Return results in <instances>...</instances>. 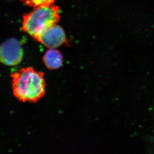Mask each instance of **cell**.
<instances>
[{
    "mask_svg": "<svg viewBox=\"0 0 154 154\" xmlns=\"http://www.w3.org/2000/svg\"><path fill=\"white\" fill-rule=\"evenodd\" d=\"M22 45L16 38H9L0 45V62L8 66L19 64L23 57Z\"/></svg>",
    "mask_w": 154,
    "mask_h": 154,
    "instance_id": "obj_3",
    "label": "cell"
},
{
    "mask_svg": "<svg viewBox=\"0 0 154 154\" xmlns=\"http://www.w3.org/2000/svg\"><path fill=\"white\" fill-rule=\"evenodd\" d=\"M43 60L45 66L50 70L60 68L63 63V57L61 54L54 48L48 50L45 52Z\"/></svg>",
    "mask_w": 154,
    "mask_h": 154,
    "instance_id": "obj_5",
    "label": "cell"
},
{
    "mask_svg": "<svg viewBox=\"0 0 154 154\" xmlns=\"http://www.w3.org/2000/svg\"><path fill=\"white\" fill-rule=\"evenodd\" d=\"M36 39L46 47L55 48L63 44L66 37L63 28L55 24L47 28Z\"/></svg>",
    "mask_w": 154,
    "mask_h": 154,
    "instance_id": "obj_4",
    "label": "cell"
},
{
    "mask_svg": "<svg viewBox=\"0 0 154 154\" xmlns=\"http://www.w3.org/2000/svg\"><path fill=\"white\" fill-rule=\"evenodd\" d=\"M22 2L30 7H36L52 5L54 0H20Z\"/></svg>",
    "mask_w": 154,
    "mask_h": 154,
    "instance_id": "obj_6",
    "label": "cell"
},
{
    "mask_svg": "<svg viewBox=\"0 0 154 154\" xmlns=\"http://www.w3.org/2000/svg\"><path fill=\"white\" fill-rule=\"evenodd\" d=\"M58 7L51 5L36 7L23 17L22 30L36 38L60 19Z\"/></svg>",
    "mask_w": 154,
    "mask_h": 154,
    "instance_id": "obj_2",
    "label": "cell"
},
{
    "mask_svg": "<svg viewBox=\"0 0 154 154\" xmlns=\"http://www.w3.org/2000/svg\"><path fill=\"white\" fill-rule=\"evenodd\" d=\"M12 91L20 102L36 103L46 92L44 73L32 67L22 68L11 74Z\"/></svg>",
    "mask_w": 154,
    "mask_h": 154,
    "instance_id": "obj_1",
    "label": "cell"
}]
</instances>
